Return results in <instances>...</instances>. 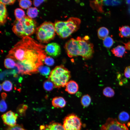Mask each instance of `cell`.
<instances>
[{"label":"cell","instance_id":"cell-14","mask_svg":"<svg viewBox=\"0 0 130 130\" xmlns=\"http://www.w3.org/2000/svg\"><path fill=\"white\" fill-rule=\"evenodd\" d=\"M112 53L116 57L122 58L126 52V49L124 46L118 45L111 50Z\"/></svg>","mask_w":130,"mask_h":130},{"label":"cell","instance_id":"cell-30","mask_svg":"<svg viewBox=\"0 0 130 130\" xmlns=\"http://www.w3.org/2000/svg\"><path fill=\"white\" fill-rule=\"evenodd\" d=\"M104 4L107 6H117L119 5L121 3V1L119 0H103Z\"/></svg>","mask_w":130,"mask_h":130},{"label":"cell","instance_id":"cell-22","mask_svg":"<svg viewBox=\"0 0 130 130\" xmlns=\"http://www.w3.org/2000/svg\"><path fill=\"white\" fill-rule=\"evenodd\" d=\"M130 118V116L128 113L124 111L120 112L118 117V120L121 123L127 122L129 120Z\"/></svg>","mask_w":130,"mask_h":130},{"label":"cell","instance_id":"cell-23","mask_svg":"<svg viewBox=\"0 0 130 130\" xmlns=\"http://www.w3.org/2000/svg\"><path fill=\"white\" fill-rule=\"evenodd\" d=\"M91 101L90 96L88 94L83 95L81 98V102L82 105L84 107H86L88 106L90 104Z\"/></svg>","mask_w":130,"mask_h":130},{"label":"cell","instance_id":"cell-3","mask_svg":"<svg viewBox=\"0 0 130 130\" xmlns=\"http://www.w3.org/2000/svg\"><path fill=\"white\" fill-rule=\"evenodd\" d=\"M36 29V22L27 16L20 20H16L12 28L15 34L22 38L32 34Z\"/></svg>","mask_w":130,"mask_h":130},{"label":"cell","instance_id":"cell-11","mask_svg":"<svg viewBox=\"0 0 130 130\" xmlns=\"http://www.w3.org/2000/svg\"><path fill=\"white\" fill-rule=\"evenodd\" d=\"M78 86L75 81L71 80L69 81L65 86V91L70 94H74L78 91Z\"/></svg>","mask_w":130,"mask_h":130},{"label":"cell","instance_id":"cell-19","mask_svg":"<svg viewBox=\"0 0 130 130\" xmlns=\"http://www.w3.org/2000/svg\"><path fill=\"white\" fill-rule=\"evenodd\" d=\"M4 65L6 68L7 69H11L16 66V63L13 59L7 57L5 59Z\"/></svg>","mask_w":130,"mask_h":130},{"label":"cell","instance_id":"cell-21","mask_svg":"<svg viewBox=\"0 0 130 130\" xmlns=\"http://www.w3.org/2000/svg\"><path fill=\"white\" fill-rule=\"evenodd\" d=\"M38 71L42 75L47 76L51 72L50 68L47 66L41 65L38 68Z\"/></svg>","mask_w":130,"mask_h":130},{"label":"cell","instance_id":"cell-35","mask_svg":"<svg viewBox=\"0 0 130 130\" xmlns=\"http://www.w3.org/2000/svg\"><path fill=\"white\" fill-rule=\"evenodd\" d=\"M15 1L14 0H0V3L5 5H11L13 4Z\"/></svg>","mask_w":130,"mask_h":130},{"label":"cell","instance_id":"cell-5","mask_svg":"<svg viewBox=\"0 0 130 130\" xmlns=\"http://www.w3.org/2000/svg\"><path fill=\"white\" fill-rule=\"evenodd\" d=\"M71 77L70 72L64 65L56 67L51 72L48 80L53 84L54 87L58 89L65 87Z\"/></svg>","mask_w":130,"mask_h":130},{"label":"cell","instance_id":"cell-20","mask_svg":"<svg viewBox=\"0 0 130 130\" xmlns=\"http://www.w3.org/2000/svg\"><path fill=\"white\" fill-rule=\"evenodd\" d=\"M38 11L35 7H30L28 8L27 11L28 16L32 19L36 17L38 14Z\"/></svg>","mask_w":130,"mask_h":130},{"label":"cell","instance_id":"cell-32","mask_svg":"<svg viewBox=\"0 0 130 130\" xmlns=\"http://www.w3.org/2000/svg\"><path fill=\"white\" fill-rule=\"evenodd\" d=\"M0 111L1 112L5 111L7 109V105L4 98H3L0 101Z\"/></svg>","mask_w":130,"mask_h":130},{"label":"cell","instance_id":"cell-6","mask_svg":"<svg viewBox=\"0 0 130 130\" xmlns=\"http://www.w3.org/2000/svg\"><path fill=\"white\" fill-rule=\"evenodd\" d=\"M36 31L37 39L42 43H47L52 39L56 32L54 24L50 22H44Z\"/></svg>","mask_w":130,"mask_h":130},{"label":"cell","instance_id":"cell-7","mask_svg":"<svg viewBox=\"0 0 130 130\" xmlns=\"http://www.w3.org/2000/svg\"><path fill=\"white\" fill-rule=\"evenodd\" d=\"M63 125L65 130H81L82 123L78 117L72 114L64 118Z\"/></svg>","mask_w":130,"mask_h":130},{"label":"cell","instance_id":"cell-24","mask_svg":"<svg viewBox=\"0 0 130 130\" xmlns=\"http://www.w3.org/2000/svg\"><path fill=\"white\" fill-rule=\"evenodd\" d=\"M103 93L104 96L109 98L113 97L115 94L114 90L109 87H107L104 88L103 90Z\"/></svg>","mask_w":130,"mask_h":130},{"label":"cell","instance_id":"cell-4","mask_svg":"<svg viewBox=\"0 0 130 130\" xmlns=\"http://www.w3.org/2000/svg\"><path fill=\"white\" fill-rule=\"evenodd\" d=\"M81 20L78 18L72 17L65 21H57L54 24L55 32L62 38H66L78 28Z\"/></svg>","mask_w":130,"mask_h":130},{"label":"cell","instance_id":"cell-2","mask_svg":"<svg viewBox=\"0 0 130 130\" xmlns=\"http://www.w3.org/2000/svg\"><path fill=\"white\" fill-rule=\"evenodd\" d=\"M89 37H78L76 39L72 38L65 43V48L70 58L81 56L87 60L92 57L94 53L93 46L89 41Z\"/></svg>","mask_w":130,"mask_h":130},{"label":"cell","instance_id":"cell-38","mask_svg":"<svg viewBox=\"0 0 130 130\" xmlns=\"http://www.w3.org/2000/svg\"><path fill=\"white\" fill-rule=\"evenodd\" d=\"M126 3L128 4H130V0H127L126 1Z\"/></svg>","mask_w":130,"mask_h":130},{"label":"cell","instance_id":"cell-9","mask_svg":"<svg viewBox=\"0 0 130 130\" xmlns=\"http://www.w3.org/2000/svg\"><path fill=\"white\" fill-rule=\"evenodd\" d=\"M18 116L17 114L10 110L3 114L1 117L4 124L10 127H12L16 124Z\"/></svg>","mask_w":130,"mask_h":130},{"label":"cell","instance_id":"cell-28","mask_svg":"<svg viewBox=\"0 0 130 130\" xmlns=\"http://www.w3.org/2000/svg\"><path fill=\"white\" fill-rule=\"evenodd\" d=\"M20 6L21 8L26 9L31 6L32 4V1L30 0H20L19 1Z\"/></svg>","mask_w":130,"mask_h":130},{"label":"cell","instance_id":"cell-16","mask_svg":"<svg viewBox=\"0 0 130 130\" xmlns=\"http://www.w3.org/2000/svg\"><path fill=\"white\" fill-rule=\"evenodd\" d=\"M119 36L122 38L130 37V27L128 26H123L119 28Z\"/></svg>","mask_w":130,"mask_h":130},{"label":"cell","instance_id":"cell-12","mask_svg":"<svg viewBox=\"0 0 130 130\" xmlns=\"http://www.w3.org/2000/svg\"><path fill=\"white\" fill-rule=\"evenodd\" d=\"M40 130H65L61 124L56 122H52L45 126L41 125Z\"/></svg>","mask_w":130,"mask_h":130},{"label":"cell","instance_id":"cell-8","mask_svg":"<svg viewBox=\"0 0 130 130\" xmlns=\"http://www.w3.org/2000/svg\"><path fill=\"white\" fill-rule=\"evenodd\" d=\"M100 130H129L124 124L118 121L116 118H108L103 125Z\"/></svg>","mask_w":130,"mask_h":130},{"label":"cell","instance_id":"cell-18","mask_svg":"<svg viewBox=\"0 0 130 130\" xmlns=\"http://www.w3.org/2000/svg\"><path fill=\"white\" fill-rule=\"evenodd\" d=\"M103 0H96L92 1V6L98 12L101 13L104 12L103 9Z\"/></svg>","mask_w":130,"mask_h":130},{"label":"cell","instance_id":"cell-37","mask_svg":"<svg viewBox=\"0 0 130 130\" xmlns=\"http://www.w3.org/2000/svg\"><path fill=\"white\" fill-rule=\"evenodd\" d=\"M122 43L124 45V47L125 49L128 50L130 51V41H129L127 43Z\"/></svg>","mask_w":130,"mask_h":130},{"label":"cell","instance_id":"cell-10","mask_svg":"<svg viewBox=\"0 0 130 130\" xmlns=\"http://www.w3.org/2000/svg\"><path fill=\"white\" fill-rule=\"evenodd\" d=\"M45 50L46 54L53 57L59 56L61 53L60 46L57 43L55 42L49 43L46 46Z\"/></svg>","mask_w":130,"mask_h":130},{"label":"cell","instance_id":"cell-26","mask_svg":"<svg viewBox=\"0 0 130 130\" xmlns=\"http://www.w3.org/2000/svg\"><path fill=\"white\" fill-rule=\"evenodd\" d=\"M14 15L16 20H20L25 16V14L24 11L20 8H17L15 9L14 12Z\"/></svg>","mask_w":130,"mask_h":130},{"label":"cell","instance_id":"cell-34","mask_svg":"<svg viewBox=\"0 0 130 130\" xmlns=\"http://www.w3.org/2000/svg\"><path fill=\"white\" fill-rule=\"evenodd\" d=\"M124 75L126 78H130V66L126 67L124 71Z\"/></svg>","mask_w":130,"mask_h":130},{"label":"cell","instance_id":"cell-17","mask_svg":"<svg viewBox=\"0 0 130 130\" xmlns=\"http://www.w3.org/2000/svg\"><path fill=\"white\" fill-rule=\"evenodd\" d=\"M109 31L107 28L104 27L100 28L98 31V35L100 39H104L109 34Z\"/></svg>","mask_w":130,"mask_h":130},{"label":"cell","instance_id":"cell-13","mask_svg":"<svg viewBox=\"0 0 130 130\" xmlns=\"http://www.w3.org/2000/svg\"><path fill=\"white\" fill-rule=\"evenodd\" d=\"M66 102L65 99L61 97H57L53 98L52 105L55 108H63L66 105Z\"/></svg>","mask_w":130,"mask_h":130},{"label":"cell","instance_id":"cell-29","mask_svg":"<svg viewBox=\"0 0 130 130\" xmlns=\"http://www.w3.org/2000/svg\"><path fill=\"white\" fill-rule=\"evenodd\" d=\"M43 86L45 90L48 91L52 90L54 87L53 83L49 80H47L44 82Z\"/></svg>","mask_w":130,"mask_h":130},{"label":"cell","instance_id":"cell-1","mask_svg":"<svg viewBox=\"0 0 130 130\" xmlns=\"http://www.w3.org/2000/svg\"><path fill=\"white\" fill-rule=\"evenodd\" d=\"M46 46L29 36L22 38L9 51L7 57L16 61L18 72L31 75L43 65L46 54Z\"/></svg>","mask_w":130,"mask_h":130},{"label":"cell","instance_id":"cell-27","mask_svg":"<svg viewBox=\"0 0 130 130\" xmlns=\"http://www.w3.org/2000/svg\"><path fill=\"white\" fill-rule=\"evenodd\" d=\"M1 86L3 90L7 91H10L13 88L12 83L9 80H6L4 81L2 84Z\"/></svg>","mask_w":130,"mask_h":130},{"label":"cell","instance_id":"cell-36","mask_svg":"<svg viewBox=\"0 0 130 130\" xmlns=\"http://www.w3.org/2000/svg\"><path fill=\"white\" fill-rule=\"evenodd\" d=\"M45 1L46 0H34L33 1V4L35 6L38 7Z\"/></svg>","mask_w":130,"mask_h":130},{"label":"cell","instance_id":"cell-25","mask_svg":"<svg viewBox=\"0 0 130 130\" xmlns=\"http://www.w3.org/2000/svg\"><path fill=\"white\" fill-rule=\"evenodd\" d=\"M103 43L104 47L106 48H109L113 45L114 41L111 37L107 36L103 39Z\"/></svg>","mask_w":130,"mask_h":130},{"label":"cell","instance_id":"cell-33","mask_svg":"<svg viewBox=\"0 0 130 130\" xmlns=\"http://www.w3.org/2000/svg\"><path fill=\"white\" fill-rule=\"evenodd\" d=\"M6 130H26L21 125L16 124L15 125L8 127Z\"/></svg>","mask_w":130,"mask_h":130},{"label":"cell","instance_id":"cell-15","mask_svg":"<svg viewBox=\"0 0 130 130\" xmlns=\"http://www.w3.org/2000/svg\"><path fill=\"white\" fill-rule=\"evenodd\" d=\"M0 4V24L1 25H3L6 21L7 10L5 5L1 3Z\"/></svg>","mask_w":130,"mask_h":130},{"label":"cell","instance_id":"cell-31","mask_svg":"<svg viewBox=\"0 0 130 130\" xmlns=\"http://www.w3.org/2000/svg\"><path fill=\"white\" fill-rule=\"evenodd\" d=\"M44 64L49 66L53 65L54 63V59L50 56L46 57L44 59Z\"/></svg>","mask_w":130,"mask_h":130}]
</instances>
